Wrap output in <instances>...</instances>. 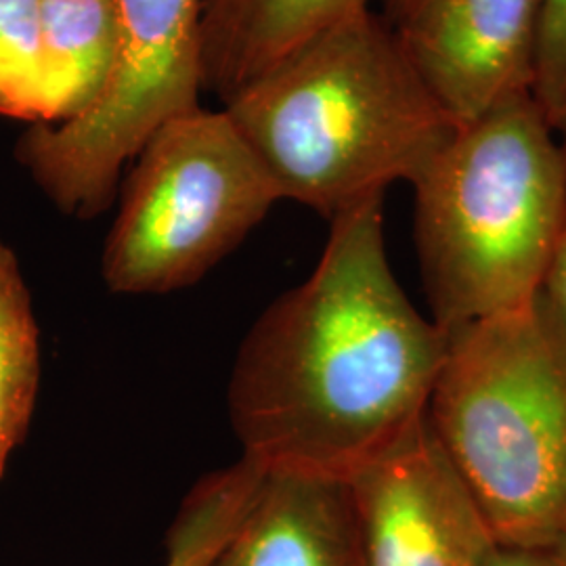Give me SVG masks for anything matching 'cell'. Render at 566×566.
<instances>
[{
  "instance_id": "1",
  "label": "cell",
  "mask_w": 566,
  "mask_h": 566,
  "mask_svg": "<svg viewBox=\"0 0 566 566\" xmlns=\"http://www.w3.org/2000/svg\"><path fill=\"white\" fill-rule=\"evenodd\" d=\"M447 343L390 269L385 193L344 210L238 350L227 411L242 458L350 479L424 420Z\"/></svg>"
},
{
  "instance_id": "2",
  "label": "cell",
  "mask_w": 566,
  "mask_h": 566,
  "mask_svg": "<svg viewBox=\"0 0 566 566\" xmlns=\"http://www.w3.org/2000/svg\"><path fill=\"white\" fill-rule=\"evenodd\" d=\"M224 112L282 200L327 221L392 182L411 185L458 130L392 21L371 9L303 44Z\"/></svg>"
},
{
  "instance_id": "3",
  "label": "cell",
  "mask_w": 566,
  "mask_h": 566,
  "mask_svg": "<svg viewBox=\"0 0 566 566\" xmlns=\"http://www.w3.org/2000/svg\"><path fill=\"white\" fill-rule=\"evenodd\" d=\"M411 187L434 324L451 334L535 301L566 224V154L535 95L458 128Z\"/></svg>"
},
{
  "instance_id": "4",
  "label": "cell",
  "mask_w": 566,
  "mask_h": 566,
  "mask_svg": "<svg viewBox=\"0 0 566 566\" xmlns=\"http://www.w3.org/2000/svg\"><path fill=\"white\" fill-rule=\"evenodd\" d=\"M426 420L497 546L566 544V353L535 301L447 334Z\"/></svg>"
},
{
  "instance_id": "5",
  "label": "cell",
  "mask_w": 566,
  "mask_h": 566,
  "mask_svg": "<svg viewBox=\"0 0 566 566\" xmlns=\"http://www.w3.org/2000/svg\"><path fill=\"white\" fill-rule=\"evenodd\" d=\"M135 160L103 248V280L116 294L200 282L282 202L224 109L164 122Z\"/></svg>"
},
{
  "instance_id": "6",
  "label": "cell",
  "mask_w": 566,
  "mask_h": 566,
  "mask_svg": "<svg viewBox=\"0 0 566 566\" xmlns=\"http://www.w3.org/2000/svg\"><path fill=\"white\" fill-rule=\"evenodd\" d=\"M120 49L102 97L74 120L30 124L15 158L51 203L97 219L124 166L164 122L200 107V0H116Z\"/></svg>"
},
{
  "instance_id": "7",
  "label": "cell",
  "mask_w": 566,
  "mask_h": 566,
  "mask_svg": "<svg viewBox=\"0 0 566 566\" xmlns=\"http://www.w3.org/2000/svg\"><path fill=\"white\" fill-rule=\"evenodd\" d=\"M348 483L364 566H485L497 547L426 416Z\"/></svg>"
},
{
  "instance_id": "8",
  "label": "cell",
  "mask_w": 566,
  "mask_h": 566,
  "mask_svg": "<svg viewBox=\"0 0 566 566\" xmlns=\"http://www.w3.org/2000/svg\"><path fill=\"white\" fill-rule=\"evenodd\" d=\"M544 0H407L390 18L428 93L462 128L535 93Z\"/></svg>"
},
{
  "instance_id": "9",
  "label": "cell",
  "mask_w": 566,
  "mask_h": 566,
  "mask_svg": "<svg viewBox=\"0 0 566 566\" xmlns=\"http://www.w3.org/2000/svg\"><path fill=\"white\" fill-rule=\"evenodd\" d=\"M210 566H364L348 479L263 468Z\"/></svg>"
},
{
  "instance_id": "10",
  "label": "cell",
  "mask_w": 566,
  "mask_h": 566,
  "mask_svg": "<svg viewBox=\"0 0 566 566\" xmlns=\"http://www.w3.org/2000/svg\"><path fill=\"white\" fill-rule=\"evenodd\" d=\"M369 0H203L202 91L227 105L245 86Z\"/></svg>"
},
{
  "instance_id": "11",
  "label": "cell",
  "mask_w": 566,
  "mask_h": 566,
  "mask_svg": "<svg viewBox=\"0 0 566 566\" xmlns=\"http://www.w3.org/2000/svg\"><path fill=\"white\" fill-rule=\"evenodd\" d=\"M46 124L74 120L102 97L120 32L116 0H42Z\"/></svg>"
},
{
  "instance_id": "12",
  "label": "cell",
  "mask_w": 566,
  "mask_h": 566,
  "mask_svg": "<svg viewBox=\"0 0 566 566\" xmlns=\"http://www.w3.org/2000/svg\"><path fill=\"white\" fill-rule=\"evenodd\" d=\"M41 386V334L18 256L0 240V479L32 420Z\"/></svg>"
},
{
  "instance_id": "13",
  "label": "cell",
  "mask_w": 566,
  "mask_h": 566,
  "mask_svg": "<svg viewBox=\"0 0 566 566\" xmlns=\"http://www.w3.org/2000/svg\"><path fill=\"white\" fill-rule=\"evenodd\" d=\"M261 474V465L242 458L227 470L203 476L168 526L163 566H210L242 518Z\"/></svg>"
},
{
  "instance_id": "14",
  "label": "cell",
  "mask_w": 566,
  "mask_h": 566,
  "mask_svg": "<svg viewBox=\"0 0 566 566\" xmlns=\"http://www.w3.org/2000/svg\"><path fill=\"white\" fill-rule=\"evenodd\" d=\"M0 116L49 120L42 0H0Z\"/></svg>"
},
{
  "instance_id": "15",
  "label": "cell",
  "mask_w": 566,
  "mask_h": 566,
  "mask_svg": "<svg viewBox=\"0 0 566 566\" xmlns=\"http://www.w3.org/2000/svg\"><path fill=\"white\" fill-rule=\"evenodd\" d=\"M566 93V0H544L535 99L547 118Z\"/></svg>"
},
{
  "instance_id": "16",
  "label": "cell",
  "mask_w": 566,
  "mask_h": 566,
  "mask_svg": "<svg viewBox=\"0 0 566 566\" xmlns=\"http://www.w3.org/2000/svg\"><path fill=\"white\" fill-rule=\"evenodd\" d=\"M535 308L554 343L566 353V224L546 280L535 296Z\"/></svg>"
},
{
  "instance_id": "17",
  "label": "cell",
  "mask_w": 566,
  "mask_h": 566,
  "mask_svg": "<svg viewBox=\"0 0 566 566\" xmlns=\"http://www.w3.org/2000/svg\"><path fill=\"white\" fill-rule=\"evenodd\" d=\"M485 566H566V544L546 547L497 546Z\"/></svg>"
},
{
  "instance_id": "18",
  "label": "cell",
  "mask_w": 566,
  "mask_h": 566,
  "mask_svg": "<svg viewBox=\"0 0 566 566\" xmlns=\"http://www.w3.org/2000/svg\"><path fill=\"white\" fill-rule=\"evenodd\" d=\"M549 124H552V128H554V133H556V137H558V142L563 145L566 154V93L565 97L558 103V107L552 112Z\"/></svg>"
},
{
  "instance_id": "19",
  "label": "cell",
  "mask_w": 566,
  "mask_h": 566,
  "mask_svg": "<svg viewBox=\"0 0 566 566\" xmlns=\"http://www.w3.org/2000/svg\"><path fill=\"white\" fill-rule=\"evenodd\" d=\"M382 2H385L386 18L390 20V18H395L403 9L407 0H382Z\"/></svg>"
}]
</instances>
